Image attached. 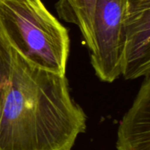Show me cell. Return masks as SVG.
<instances>
[{
    "label": "cell",
    "mask_w": 150,
    "mask_h": 150,
    "mask_svg": "<svg viewBox=\"0 0 150 150\" xmlns=\"http://www.w3.org/2000/svg\"><path fill=\"white\" fill-rule=\"evenodd\" d=\"M86 120L70 96L66 76L40 69L14 50L0 120V150H72L86 131Z\"/></svg>",
    "instance_id": "cell-1"
},
{
    "label": "cell",
    "mask_w": 150,
    "mask_h": 150,
    "mask_svg": "<svg viewBox=\"0 0 150 150\" xmlns=\"http://www.w3.org/2000/svg\"><path fill=\"white\" fill-rule=\"evenodd\" d=\"M0 35L28 62L66 76L69 32L41 0H0Z\"/></svg>",
    "instance_id": "cell-2"
},
{
    "label": "cell",
    "mask_w": 150,
    "mask_h": 150,
    "mask_svg": "<svg viewBox=\"0 0 150 150\" xmlns=\"http://www.w3.org/2000/svg\"><path fill=\"white\" fill-rule=\"evenodd\" d=\"M124 0H97L93 17L91 62L97 76L112 83L121 75Z\"/></svg>",
    "instance_id": "cell-3"
},
{
    "label": "cell",
    "mask_w": 150,
    "mask_h": 150,
    "mask_svg": "<svg viewBox=\"0 0 150 150\" xmlns=\"http://www.w3.org/2000/svg\"><path fill=\"white\" fill-rule=\"evenodd\" d=\"M121 75L134 80L150 74V0H124Z\"/></svg>",
    "instance_id": "cell-4"
},
{
    "label": "cell",
    "mask_w": 150,
    "mask_h": 150,
    "mask_svg": "<svg viewBox=\"0 0 150 150\" xmlns=\"http://www.w3.org/2000/svg\"><path fill=\"white\" fill-rule=\"evenodd\" d=\"M117 150H150V74L120 121Z\"/></svg>",
    "instance_id": "cell-5"
},
{
    "label": "cell",
    "mask_w": 150,
    "mask_h": 150,
    "mask_svg": "<svg viewBox=\"0 0 150 150\" xmlns=\"http://www.w3.org/2000/svg\"><path fill=\"white\" fill-rule=\"evenodd\" d=\"M97 0H59L55 8L61 18L77 25L90 52L94 47L93 17Z\"/></svg>",
    "instance_id": "cell-6"
},
{
    "label": "cell",
    "mask_w": 150,
    "mask_h": 150,
    "mask_svg": "<svg viewBox=\"0 0 150 150\" xmlns=\"http://www.w3.org/2000/svg\"><path fill=\"white\" fill-rule=\"evenodd\" d=\"M14 68V50L0 35V120L10 90Z\"/></svg>",
    "instance_id": "cell-7"
}]
</instances>
